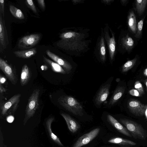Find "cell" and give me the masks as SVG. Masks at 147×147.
Listing matches in <instances>:
<instances>
[{"mask_svg": "<svg viewBox=\"0 0 147 147\" xmlns=\"http://www.w3.org/2000/svg\"><path fill=\"white\" fill-rule=\"evenodd\" d=\"M59 103L66 110L74 115L82 116L83 115L82 105L75 98L68 96H62L58 99Z\"/></svg>", "mask_w": 147, "mask_h": 147, "instance_id": "obj_1", "label": "cell"}, {"mask_svg": "<svg viewBox=\"0 0 147 147\" xmlns=\"http://www.w3.org/2000/svg\"><path fill=\"white\" fill-rule=\"evenodd\" d=\"M119 39V46L123 53L130 54L138 43L134 35L128 29L122 31Z\"/></svg>", "mask_w": 147, "mask_h": 147, "instance_id": "obj_2", "label": "cell"}, {"mask_svg": "<svg viewBox=\"0 0 147 147\" xmlns=\"http://www.w3.org/2000/svg\"><path fill=\"white\" fill-rule=\"evenodd\" d=\"M119 121L134 138L141 140L146 139L147 136L146 131L140 125L134 121L126 119H121Z\"/></svg>", "mask_w": 147, "mask_h": 147, "instance_id": "obj_3", "label": "cell"}, {"mask_svg": "<svg viewBox=\"0 0 147 147\" xmlns=\"http://www.w3.org/2000/svg\"><path fill=\"white\" fill-rule=\"evenodd\" d=\"M40 90L38 89L34 90L29 97L25 110V115L23 121L25 125L28 120L33 117L39 105L38 101Z\"/></svg>", "mask_w": 147, "mask_h": 147, "instance_id": "obj_4", "label": "cell"}, {"mask_svg": "<svg viewBox=\"0 0 147 147\" xmlns=\"http://www.w3.org/2000/svg\"><path fill=\"white\" fill-rule=\"evenodd\" d=\"M59 47L66 50L80 51L85 48L87 45L85 41L80 40L61 39L57 43Z\"/></svg>", "mask_w": 147, "mask_h": 147, "instance_id": "obj_5", "label": "cell"}, {"mask_svg": "<svg viewBox=\"0 0 147 147\" xmlns=\"http://www.w3.org/2000/svg\"><path fill=\"white\" fill-rule=\"evenodd\" d=\"M41 38L40 34H32L25 36L19 41L18 46L20 49H26L31 48L36 45Z\"/></svg>", "mask_w": 147, "mask_h": 147, "instance_id": "obj_6", "label": "cell"}, {"mask_svg": "<svg viewBox=\"0 0 147 147\" xmlns=\"http://www.w3.org/2000/svg\"><path fill=\"white\" fill-rule=\"evenodd\" d=\"M100 130L99 128H97L84 134L78 139L72 147H82L87 144L98 136Z\"/></svg>", "mask_w": 147, "mask_h": 147, "instance_id": "obj_7", "label": "cell"}, {"mask_svg": "<svg viewBox=\"0 0 147 147\" xmlns=\"http://www.w3.org/2000/svg\"><path fill=\"white\" fill-rule=\"evenodd\" d=\"M127 107L130 111L136 116H141L145 115L146 105L136 99L129 100L127 102Z\"/></svg>", "mask_w": 147, "mask_h": 147, "instance_id": "obj_8", "label": "cell"}, {"mask_svg": "<svg viewBox=\"0 0 147 147\" xmlns=\"http://www.w3.org/2000/svg\"><path fill=\"white\" fill-rule=\"evenodd\" d=\"M21 96L20 94H15L7 101L1 105V114L2 116L6 115L7 111L12 107H13L16 110Z\"/></svg>", "mask_w": 147, "mask_h": 147, "instance_id": "obj_9", "label": "cell"}, {"mask_svg": "<svg viewBox=\"0 0 147 147\" xmlns=\"http://www.w3.org/2000/svg\"><path fill=\"white\" fill-rule=\"evenodd\" d=\"M0 68L6 77L13 84H16L17 79L11 67L3 59L0 58Z\"/></svg>", "mask_w": 147, "mask_h": 147, "instance_id": "obj_10", "label": "cell"}, {"mask_svg": "<svg viewBox=\"0 0 147 147\" xmlns=\"http://www.w3.org/2000/svg\"><path fill=\"white\" fill-rule=\"evenodd\" d=\"M133 9L138 19L142 18L147 11V0H136L133 3Z\"/></svg>", "mask_w": 147, "mask_h": 147, "instance_id": "obj_11", "label": "cell"}, {"mask_svg": "<svg viewBox=\"0 0 147 147\" xmlns=\"http://www.w3.org/2000/svg\"><path fill=\"white\" fill-rule=\"evenodd\" d=\"M137 16L133 8L130 9L127 17V25L128 30L135 35L137 29Z\"/></svg>", "mask_w": 147, "mask_h": 147, "instance_id": "obj_12", "label": "cell"}, {"mask_svg": "<svg viewBox=\"0 0 147 147\" xmlns=\"http://www.w3.org/2000/svg\"><path fill=\"white\" fill-rule=\"evenodd\" d=\"M47 55L56 63L61 66L67 73L70 72L72 69L71 65L66 61L47 50L46 51Z\"/></svg>", "mask_w": 147, "mask_h": 147, "instance_id": "obj_13", "label": "cell"}, {"mask_svg": "<svg viewBox=\"0 0 147 147\" xmlns=\"http://www.w3.org/2000/svg\"><path fill=\"white\" fill-rule=\"evenodd\" d=\"M111 84H107L102 86L98 92L95 100L96 105H100L107 98L109 93Z\"/></svg>", "mask_w": 147, "mask_h": 147, "instance_id": "obj_14", "label": "cell"}, {"mask_svg": "<svg viewBox=\"0 0 147 147\" xmlns=\"http://www.w3.org/2000/svg\"><path fill=\"white\" fill-rule=\"evenodd\" d=\"M107 118L109 122L119 132L127 136L132 137L126 128L112 116L108 115H107Z\"/></svg>", "mask_w": 147, "mask_h": 147, "instance_id": "obj_15", "label": "cell"}, {"mask_svg": "<svg viewBox=\"0 0 147 147\" xmlns=\"http://www.w3.org/2000/svg\"><path fill=\"white\" fill-rule=\"evenodd\" d=\"M112 37H110L107 31L105 32V38L107 44L111 60H113L114 58L116 42L114 34L113 32H111Z\"/></svg>", "mask_w": 147, "mask_h": 147, "instance_id": "obj_16", "label": "cell"}, {"mask_svg": "<svg viewBox=\"0 0 147 147\" xmlns=\"http://www.w3.org/2000/svg\"><path fill=\"white\" fill-rule=\"evenodd\" d=\"M61 115L65 121L67 127L70 132L75 133L80 128V125L78 123L69 115L65 113H61Z\"/></svg>", "mask_w": 147, "mask_h": 147, "instance_id": "obj_17", "label": "cell"}, {"mask_svg": "<svg viewBox=\"0 0 147 147\" xmlns=\"http://www.w3.org/2000/svg\"><path fill=\"white\" fill-rule=\"evenodd\" d=\"M54 118L53 117L48 119L46 122V126L48 134L52 140L54 142L61 146H64V145L61 142L59 138L52 131L51 128V125L53 121Z\"/></svg>", "mask_w": 147, "mask_h": 147, "instance_id": "obj_18", "label": "cell"}, {"mask_svg": "<svg viewBox=\"0 0 147 147\" xmlns=\"http://www.w3.org/2000/svg\"><path fill=\"white\" fill-rule=\"evenodd\" d=\"M109 143L117 144L122 147H131L136 145V143L130 140L120 137H115L108 141Z\"/></svg>", "mask_w": 147, "mask_h": 147, "instance_id": "obj_19", "label": "cell"}, {"mask_svg": "<svg viewBox=\"0 0 147 147\" xmlns=\"http://www.w3.org/2000/svg\"><path fill=\"white\" fill-rule=\"evenodd\" d=\"M83 34L74 32H68L61 34L60 37L61 39L65 40H80L84 38Z\"/></svg>", "mask_w": 147, "mask_h": 147, "instance_id": "obj_20", "label": "cell"}, {"mask_svg": "<svg viewBox=\"0 0 147 147\" xmlns=\"http://www.w3.org/2000/svg\"><path fill=\"white\" fill-rule=\"evenodd\" d=\"M37 53L36 48H33L27 50L16 51L13 52L15 55L18 57L27 59L35 55Z\"/></svg>", "mask_w": 147, "mask_h": 147, "instance_id": "obj_21", "label": "cell"}, {"mask_svg": "<svg viewBox=\"0 0 147 147\" xmlns=\"http://www.w3.org/2000/svg\"><path fill=\"white\" fill-rule=\"evenodd\" d=\"M125 90L124 86H119L115 89L109 102V105H113L122 96Z\"/></svg>", "mask_w": 147, "mask_h": 147, "instance_id": "obj_22", "label": "cell"}, {"mask_svg": "<svg viewBox=\"0 0 147 147\" xmlns=\"http://www.w3.org/2000/svg\"><path fill=\"white\" fill-rule=\"evenodd\" d=\"M30 72L26 64L24 65L22 68L20 78V82L22 86L26 85L30 80Z\"/></svg>", "mask_w": 147, "mask_h": 147, "instance_id": "obj_23", "label": "cell"}, {"mask_svg": "<svg viewBox=\"0 0 147 147\" xmlns=\"http://www.w3.org/2000/svg\"><path fill=\"white\" fill-rule=\"evenodd\" d=\"M140 58L139 56L137 55L132 59L128 60L122 66V72H126L132 69L138 62Z\"/></svg>", "mask_w": 147, "mask_h": 147, "instance_id": "obj_24", "label": "cell"}, {"mask_svg": "<svg viewBox=\"0 0 147 147\" xmlns=\"http://www.w3.org/2000/svg\"><path fill=\"white\" fill-rule=\"evenodd\" d=\"M43 60L46 63L49 64L51 67L52 70L57 73L65 74L66 72L62 67L56 62H54L48 59L44 56H43Z\"/></svg>", "mask_w": 147, "mask_h": 147, "instance_id": "obj_25", "label": "cell"}, {"mask_svg": "<svg viewBox=\"0 0 147 147\" xmlns=\"http://www.w3.org/2000/svg\"><path fill=\"white\" fill-rule=\"evenodd\" d=\"M147 15V11L145 15L137 23V31L134 36L138 41L142 37L144 22Z\"/></svg>", "mask_w": 147, "mask_h": 147, "instance_id": "obj_26", "label": "cell"}, {"mask_svg": "<svg viewBox=\"0 0 147 147\" xmlns=\"http://www.w3.org/2000/svg\"><path fill=\"white\" fill-rule=\"evenodd\" d=\"M9 10L11 14L16 18L20 20L24 18V16L22 11L15 6L10 5Z\"/></svg>", "mask_w": 147, "mask_h": 147, "instance_id": "obj_27", "label": "cell"}, {"mask_svg": "<svg viewBox=\"0 0 147 147\" xmlns=\"http://www.w3.org/2000/svg\"><path fill=\"white\" fill-rule=\"evenodd\" d=\"M99 53L101 60L104 62L106 59V49L103 36L101 37L100 42Z\"/></svg>", "mask_w": 147, "mask_h": 147, "instance_id": "obj_28", "label": "cell"}, {"mask_svg": "<svg viewBox=\"0 0 147 147\" xmlns=\"http://www.w3.org/2000/svg\"><path fill=\"white\" fill-rule=\"evenodd\" d=\"M5 33L2 19L1 16L0 17V43L3 47H5Z\"/></svg>", "mask_w": 147, "mask_h": 147, "instance_id": "obj_29", "label": "cell"}, {"mask_svg": "<svg viewBox=\"0 0 147 147\" xmlns=\"http://www.w3.org/2000/svg\"><path fill=\"white\" fill-rule=\"evenodd\" d=\"M134 88L141 95L144 94V88L142 84L139 81H136L134 83Z\"/></svg>", "mask_w": 147, "mask_h": 147, "instance_id": "obj_30", "label": "cell"}, {"mask_svg": "<svg viewBox=\"0 0 147 147\" xmlns=\"http://www.w3.org/2000/svg\"><path fill=\"white\" fill-rule=\"evenodd\" d=\"M26 3L28 6L34 12L36 13L37 10L35 4L32 0H26Z\"/></svg>", "mask_w": 147, "mask_h": 147, "instance_id": "obj_31", "label": "cell"}, {"mask_svg": "<svg viewBox=\"0 0 147 147\" xmlns=\"http://www.w3.org/2000/svg\"><path fill=\"white\" fill-rule=\"evenodd\" d=\"M129 93L131 95L134 96L140 97L142 95L137 90L134 89H131L129 90Z\"/></svg>", "mask_w": 147, "mask_h": 147, "instance_id": "obj_32", "label": "cell"}, {"mask_svg": "<svg viewBox=\"0 0 147 147\" xmlns=\"http://www.w3.org/2000/svg\"><path fill=\"white\" fill-rule=\"evenodd\" d=\"M38 3L41 8L43 10H44L45 8V5L44 0H37Z\"/></svg>", "mask_w": 147, "mask_h": 147, "instance_id": "obj_33", "label": "cell"}, {"mask_svg": "<svg viewBox=\"0 0 147 147\" xmlns=\"http://www.w3.org/2000/svg\"><path fill=\"white\" fill-rule=\"evenodd\" d=\"M0 11L4 15V0H0Z\"/></svg>", "mask_w": 147, "mask_h": 147, "instance_id": "obj_34", "label": "cell"}, {"mask_svg": "<svg viewBox=\"0 0 147 147\" xmlns=\"http://www.w3.org/2000/svg\"><path fill=\"white\" fill-rule=\"evenodd\" d=\"M14 120V117L12 115L9 116L7 117L6 120L9 123L12 122Z\"/></svg>", "mask_w": 147, "mask_h": 147, "instance_id": "obj_35", "label": "cell"}, {"mask_svg": "<svg viewBox=\"0 0 147 147\" xmlns=\"http://www.w3.org/2000/svg\"><path fill=\"white\" fill-rule=\"evenodd\" d=\"M129 0H121V3L122 5L125 6L128 3Z\"/></svg>", "mask_w": 147, "mask_h": 147, "instance_id": "obj_36", "label": "cell"}, {"mask_svg": "<svg viewBox=\"0 0 147 147\" xmlns=\"http://www.w3.org/2000/svg\"><path fill=\"white\" fill-rule=\"evenodd\" d=\"M6 91V90L0 84V92L1 93H2L3 92H5Z\"/></svg>", "mask_w": 147, "mask_h": 147, "instance_id": "obj_37", "label": "cell"}, {"mask_svg": "<svg viewBox=\"0 0 147 147\" xmlns=\"http://www.w3.org/2000/svg\"><path fill=\"white\" fill-rule=\"evenodd\" d=\"M6 80L5 78L1 76V75L0 76V84H1L2 83H4L5 81Z\"/></svg>", "mask_w": 147, "mask_h": 147, "instance_id": "obj_38", "label": "cell"}, {"mask_svg": "<svg viewBox=\"0 0 147 147\" xmlns=\"http://www.w3.org/2000/svg\"><path fill=\"white\" fill-rule=\"evenodd\" d=\"M113 1V0H103L102 1L103 3L107 4H109V3H111L112 1Z\"/></svg>", "mask_w": 147, "mask_h": 147, "instance_id": "obj_39", "label": "cell"}, {"mask_svg": "<svg viewBox=\"0 0 147 147\" xmlns=\"http://www.w3.org/2000/svg\"><path fill=\"white\" fill-rule=\"evenodd\" d=\"M146 107L145 111V115L146 117L147 120V105H146Z\"/></svg>", "mask_w": 147, "mask_h": 147, "instance_id": "obj_40", "label": "cell"}, {"mask_svg": "<svg viewBox=\"0 0 147 147\" xmlns=\"http://www.w3.org/2000/svg\"><path fill=\"white\" fill-rule=\"evenodd\" d=\"M72 1L73 2V3H79L80 2H82V1H81V0H73V1Z\"/></svg>", "mask_w": 147, "mask_h": 147, "instance_id": "obj_41", "label": "cell"}, {"mask_svg": "<svg viewBox=\"0 0 147 147\" xmlns=\"http://www.w3.org/2000/svg\"><path fill=\"white\" fill-rule=\"evenodd\" d=\"M144 74L145 76L147 77V67L144 70Z\"/></svg>", "mask_w": 147, "mask_h": 147, "instance_id": "obj_42", "label": "cell"}, {"mask_svg": "<svg viewBox=\"0 0 147 147\" xmlns=\"http://www.w3.org/2000/svg\"><path fill=\"white\" fill-rule=\"evenodd\" d=\"M143 82H144V84L146 85V89L147 90V79H146L145 80H143Z\"/></svg>", "mask_w": 147, "mask_h": 147, "instance_id": "obj_43", "label": "cell"}, {"mask_svg": "<svg viewBox=\"0 0 147 147\" xmlns=\"http://www.w3.org/2000/svg\"><path fill=\"white\" fill-rule=\"evenodd\" d=\"M3 147H7L6 145H4Z\"/></svg>", "mask_w": 147, "mask_h": 147, "instance_id": "obj_44", "label": "cell"}, {"mask_svg": "<svg viewBox=\"0 0 147 147\" xmlns=\"http://www.w3.org/2000/svg\"><path fill=\"white\" fill-rule=\"evenodd\" d=\"M146 24H147V20L146 22Z\"/></svg>", "mask_w": 147, "mask_h": 147, "instance_id": "obj_45", "label": "cell"}, {"mask_svg": "<svg viewBox=\"0 0 147 147\" xmlns=\"http://www.w3.org/2000/svg\"></svg>", "mask_w": 147, "mask_h": 147, "instance_id": "obj_46", "label": "cell"}]
</instances>
